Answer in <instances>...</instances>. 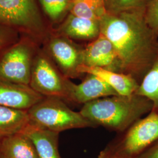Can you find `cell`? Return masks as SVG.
<instances>
[{
    "label": "cell",
    "instance_id": "obj_1",
    "mask_svg": "<svg viewBox=\"0 0 158 158\" xmlns=\"http://www.w3.org/2000/svg\"><path fill=\"white\" fill-rule=\"evenodd\" d=\"M100 34L110 40L118 55L121 73L139 85L158 56V36L144 14L107 13L100 20Z\"/></svg>",
    "mask_w": 158,
    "mask_h": 158
},
{
    "label": "cell",
    "instance_id": "obj_2",
    "mask_svg": "<svg viewBox=\"0 0 158 158\" xmlns=\"http://www.w3.org/2000/svg\"><path fill=\"white\" fill-rule=\"evenodd\" d=\"M153 104L136 93L110 96L83 105L79 111L97 127L121 133L150 113Z\"/></svg>",
    "mask_w": 158,
    "mask_h": 158
},
{
    "label": "cell",
    "instance_id": "obj_3",
    "mask_svg": "<svg viewBox=\"0 0 158 158\" xmlns=\"http://www.w3.org/2000/svg\"><path fill=\"white\" fill-rule=\"evenodd\" d=\"M158 139V110H152L147 116L118 134L98 155L109 158H135Z\"/></svg>",
    "mask_w": 158,
    "mask_h": 158
},
{
    "label": "cell",
    "instance_id": "obj_4",
    "mask_svg": "<svg viewBox=\"0 0 158 158\" xmlns=\"http://www.w3.org/2000/svg\"><path fill=\"white\" fill-rule=\"evenodd\" d=\"M27 111L31 124L58 133L66 130L98 127L57 97H44Z\"/></svg>",
    "mask_w": 158,
    "mask_h": 158
},
{
    "label": "cell",
    "instance_id": "obj_5",
    "mask_svg": "<svg viewBox=\"0 0 158 158\" xmlns=\"http://www.w3.org/2000/svg\"><path fill=\"white\" fill-rule=\"evenodd\" d=\"M0 25L23 32L39 44L49 37L36 0H0Z\"/></svg>",
    "mask_w": 158,
    "mask_h": 158
},
{
    "label": "cell",
    "instance_id": "obj_6",
    "mask_svg": "<svg viewBox=\"0 0 158 158\" xmlns=\"http://www.w3.org/2000/svg\"><path fill=\"white\" fill-rule=\"evenodd\" d=\"M73 85L45 51L40 48L34 59L29 85L42 96L57 97L70 102Z\"/></svg>",
    "mask_w": 158,
    "mask_h": 158
},
{
    "label": "cell",
    "instance_id": "obj_7",
    "mask_svg": "<svg viewBox=\"0 0 158 158\" xmlns=\"http://www.w3.org/2000/svg\"><path fill=\"white\" fill-rule=\"evenodd\" d=\"M40 44L25 36L0 51V78L29 85L34 59Z\"/></svg>",
    "mask_w": 158,
    "mask_h": 158
},
{
    "label": "cell",
    "instance_id": "obj_8",
    "mask_svg": "<svg viewBox=\"0 0 158 158\" xmlns=\"http://www.w3.org/2000/svg\"><path fill=\"white\" fill-rule=\"evenodd\" d=\"M83 47L63 36L55 34L48 37L42 48L68 79H83L78 71L82 65Z\"/></svg>",
    "mask_w": 158,
    "mask_h": 158
},
{
    "label": "cell",
    "instance_id": "obj_9",
    "mask_svg": "<svg viewBox=\"0 0 158 158\" xmlns=\"http://www.w3.org/2000/svg\"><path fill=\"white\" fill-rule=\"evenodd\" d=\"M82 65L121 73L117 52L111 41L101 34L83 48Z\"/></svg>",
    "mask_w": 158,
    "mask_h": 158
},
{
    "label": "cell",
    "instance_id": "obj_10",
    "mask_svg": "<svg viewBox=\"0 0 158 158\" xmlns=\"http://www.w3.org/2000/svg\"><path fill=\"white\" fill-rule=\"evenodd\" d=\"M44 96L27 85L18 84L0 78V106L28 110Z\"/></svg>",
    "mask_w": 158,
    "mask_h": 158
},
{
    "label": "cell",
    "instance_id": "obj_11",
    "mask_svg": "<svg viewBox=\"0 0 158 158\" xmlns=\"http://www.w3.org/2000/svg\"><path fill=\"white\" fill-rule=\"evenodd\" d=\"M119 95L102 80L91 74H85L80 84L74 83L70 102L84 105L99 98Z\"/></svg>",
    "mask_w": 158,
    "mask_h": 158
},
{
    "label": "cell",
    "instance_id": "obj_12",
    "mask_svg": "<svg viewBox=\"0 0 158 158\" xmlns=\"http://www.w3.org/2000/svg\"><path fill=\"white\" fill-rule=\"evenodd\" d=\"M56 34L70 40H93L100 35V21L69 14Z\"/></svg>",
    "mask_w": 158,
    "mask_h": 158
},
{
    "label": "cell",
    "instance_id": "obj_13",
    "mask_svg": "<svg viewBox=\"0 0 158 158\" xmlns=\"http://www.w3.org/2000/svg\"><path fill=\"white\" fill-rule=\"evenodd\" d=\"M78 71L83 76L91 74L100 78L116 91L119 95L130 96L134 94L139 85L129 75L102 68L81 65L79 67Z\"/></svg>",
    "mask_w": 158,
    "mask_h": 158
},
{
    "label": "cell",
    "instance_id": "obj_14",
    "mask_svg": "<svg viewBox=\"0 0 158 158\" xmlns=\"http://www.w3.org/2000/svg\"><path fill=\"white\" fill-rule=\"evenodd\" d=\"M23 132L33 142L39 158H62L59 151V133L31 123Z\"/></svg>",
    "mask_w": 158,
    "mask_h": 158
},
{
    "label": "cell",
    "instance_id": "obj_15",
    "mask_svg": "<svg viewBox=\"0 0 158 158\" xmlns=\"http://www.w3.org/2000/svg\"><path fill=\"white\" fill-rule=\"evenodd\" d=\"M0 155L2 158H39L33 142L23 132L0 140Z\"/></svg>",
    "mask_w": 158,
    "mask_h": 158
},
{
    "label": "cell",
    "instance_id": "obj_16",
    "mask_svg": "<svg viewBox=\"0 0 158 158\" xmlns=\"http://www.w3.org/2000/svg\"><path fill=\"white\" fill-rule=\"evenodd\" d=\"M30 124L27 110L0 106V140L22 133Z\"/></svg>",
    "mask_w": 158,
    "mask_h": 158
},
{
    "label": "cell",
    "instance_id": "obj_17",
    "mask_svg": "<svg viewBox=\"0 0 158 158\" xmlns=\"http://www.w3.org/2000/svg\"><path fill=\"white\" fill-rule=\"evenodd\" d=\"M70 14L100 21L107 14L104 0H73Z\"/></svg>",
    "mask_w": 158,
    "mask_h": 158
},
{
    "label": "cell",
    "instance_id": "obj_18",
    "mask_svg": "<svg viewBox=\"0 0 158 158\" xmlns=\"http://www.w3.org/2000/svg\"><path fill=\"white\" fill-rule=\"evenodd\" d=\"M135 93L149 99L152 102V110H158V56L142 80Z\"/></svg>",
    "mask_w": 158,
    "mask_h": 158
},
{
    "label": "cell",
    "instance_id": "obj_19",
    "mask_svg": "<svg viewBox=\"0 0 158 158\" xmlns=\"http://www.w3.org/2000/svg\"><path fill=\"white\" fill-rule=\"evenodd\" d=\"M108 14H117L123 12H141L145 14L147 0H104Z\"/></svg>",
    "mask_w": 158,
    "mask_h": 158
},
{
    "label": "cell",
    "instance_id": "obj_20",
    "mask_svg": "<svg viewBox=\"0 0 158 158\" xmlns=\"http://www.w3.org/2000/svg\"><path fill=\"white\" fill-rule=\"evenodd\" d=\"M46 15L52 22L59 23L70 12L73 0H39Z\"/></svg>",
    "mask_w": 158,
    "mask_h": 158
},
{
    "label": "cell",
    "instance_id": "obj_21",
    "mask_svg": "<svg viewBox=\"0 0 158 158\" xmlns=\"http://www.w3.org/2000/svg\"><path fill=\"white\" fill-rule=\"evenodd\" d=\"M144 17L149 28L158 36V0L148 1Z\"/></svg>",
    "mask_w": 158,
    "mask_h": 158
},
{
    "label": "cell",
    "instance_id": "obj_22",
    "mask_svg": "<svg viewBox=\"0 0 158 158\" xmlns=\"http://www.w3.org/2000/svg\"><path fill=\"white\" fill-rule=\"evenodd\" d=\"M18 32L15 29L0 25V51L19 40Z\"/></svg>",
    "mask_w": 158,
    "mask_h": 158
},
{
    "label": "cell",
    "instance_id": "obj_23",
    "mask_svg": "<svg viewBox=\"0 0 158 158\" xmlns=\"http://www.w3.org/2000/svg\"><path fill=\"white\" fill-rule=\"evenodd\" d=\"M135 158H158V139L146 148Z\"/></svg>",
    "mask_w": 158,
    "mask_h": 158
},
{
    "label": "cell",
    "instance_id": "obj_24",
    "mask_svg": "<svg viewBox=\"0 0 158 158\" xmlns=\"http://www.w3.org/2000/svg\"><path fill=\"white\" fill-rule=\"evenodd\" d=\"M97 158H104V157H102V156H99V155H98V156H97Z\"/></svg>",
    "mask_w": 158,
    "mask_h": 158
},
{
    "label": "cell",
    "instance_id": "obj_25",
    "mask_svg": "<svg viewBox=\"0 0 158 158\" xmlns=\"http://www.w3.org/2000/svg\"><path fill=\"white\" fill-rule=\"evenodd\" d=\"M147 1H148H148H149L150 0H147Z\"/></svg>",
    "mask_w": 158,
    "mask_h": 158
},
{
    "label": "cell",
    "instance_id": "obj_26",
    "mask_svg": "<svg viewBox=\"0 0 158 158\" xmlns=\"http://www.w3.org/2000/svg\"><path fill=\"white\" fill-rule=\"evenodd\" d=\"M0 158H2L1 157V155H0Z\"/></svg>",
    "mask_w": 158,
    "mask_h": 158
}]
</instances>
